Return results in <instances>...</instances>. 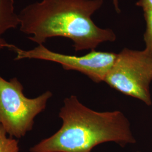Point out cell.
<instances>
[{
	"label": "cell",
	"instance_id": "cell-10",
	"mask_svg": "<svg viewBox=\"0 0 152 152\" xmlns=\"http://www.w3.org/2000/svg\"><path fill=\"white\" fill-rule=\"evenodd\" d=\"M113 5H114V8H115V10L118 13H119L120 12V7H119L118 0H113Z\"/></svg>",
	"mask_w": 152,
	"mask_h": 152
},
{
	"label": "cell",
	"instance_id": "cell-9",
	"mask_svg": "<svg viewBox=\"0 0 152 152\" xmlns=\"http://www.w3.org/2000/svg\"><path fill=\"white\" fill-rule=\"evenodd\" d=\"M136 5L141 7L143 10L152 7V0H139Z\"/></svg>",
	"mask_w": 152,
	"mask_h": 152
},
{
	"label": "cell",
	"instance_id": "cell-7",
	"mask_svg": "<svg viewBox=\"0 0 152 152\" xmlns=\"http://www.w3.org/2000/svg\"><path fill=\"white\" fill-rule=\"evenodd\" d=\"M0 152H19L18 141L11 137H8L7 133L1 125Z\"/></svg>",
	"mask_w": 152,
	"mask_h": 152
},
{
	"label": "cell",
	"instance_id": "cell-5",
	"mask_svg": "<svg viewBox=\"0 0 152 152\" xmlns=\"http://www.w3.org/2000/svg\"><path fill=\"white\" fill-rule=\"evenodd\" d=\"M9 49L16 54L15 60L33 59L57 63L65 70L79 72L95 83L104 82L117 56L114 53L95 50L80 56L63 54L49 50L44 45H38L34 49L25 50L10 44Z\"/></svg>",
	"mask_w": 152,
	"mask_h": 152
},
{
	"label": "cell",
	"instance_id": "cell-4",
	"mask_svg": "<svg viewBox=\"0 0 152 152\" xmlns=\"http://www.w3.org/2000/svg\"><path fill=\"white\" fill-rule=\"evenodd\" d=\"M152 53L125 48L119 54L104 82L117 91L152 104Z\"/></svg>",
	"mask_w": 152,
	"mask_h": 152
},
{
	"label": "cell",
	"instance_id": "cell-6",
	"mask_svg": "<svg viewBox=\"0 0 152 152\" xmlns=\"http://www.w3.org/2000/svg\"><path fill=\"white\" fill-rule=\"evenodd\" d=\"M20 18L15 10L14 0H0V50L9 49L10 44H8L2 35L11 29L20 26Z\"/></svg>",
	"mask_w": 152,
	"mask_h": 152
},
{
	"label": "cell",
	"instance_id": "cell-8",
	"mask_svg": "<svg viewBox=\"0 0 152 152\" xmlns=\"http://www.w3.org/2000/svg\"><path fill=\"white\" fill-rule=\"evenodd\" d=\"M146 22V30L144 35L145 49L152 53V7L143 10Z\"/></svg>",
	"mask_w": 152,
	"mask_h": 152
},
{
	"label": "cell",
	"instance_id": "cell-11",
	"mask_svg": "<svg viewBox=\"0 0 152 152\" xmlns=\"http://www.w3.org/2000/svg\"><path fill=\"white\" fill-rule=\"evenodd\" d=\"M139 152V151H138V152Z\"/></svg>",
	"mask_w": 152,
	"mask_h": 152
},
{
	"label": "cell",
	"instance_id": "cell-3",
	"mask_svg": "<svg viewBox=\"0 0 152 152\" xmlns=\"http://www.w3.org/2000/svg\"><path fill=\"white\" fill-rule=\"evenodd\" d=\"M23 91L16 77L7 81L0 76V125L11 137L21 138L32 130L36 117L45 109L53 96L47 91L28 98Z\"/></svg>",
	"mask_w": 152,
	"mask_h": 152
},
{
	"label": "cell",
	"instance_id": "cell-1",
	"mask_svg": "<svg viewBox=\"0 0 152 152\" xmlns=\"http://www.w3.org/2000/svg\"><path fill=\"white\" fill-rule=\"evenodd\" d=\"M103 0H42L29 4L19 14L20 30L38 45L62 37L73 42L76 51L94 50L104 42L116 39L110 29L98 27L91 19Z\"/></svg>",
	"mask_w": 152,
	"mask_h": 152
},
{
	"label": "cell",
	"instance_id": "cell-2",
	"mask_svg": "<svg viewBox=\"0 0 152 152\" xmlns=\"http://www.w3.org/2000/svg\"><path fill=\"white\" fill-rule=\"evenodd\" d=\"M59 116L60 129L30 149L31 152H91L107 142L124 147L135 144L130 123L120 110L98 112L81 103L76 95L64 100Z\"/></svg>",
	"mask_w": 152,
	"mask_h": 152
}]
</instances>
